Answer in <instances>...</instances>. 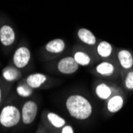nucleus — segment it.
<instances>
[{
    "mask_svg": "<svg viewBox=\"0 0 133 133\" xmlns=\"http://www.w3.org/2000/svg\"><path fill=\"white\" fill-rule=\"evenodd\" d=\"M66 108L69 114L77 119H88L92 112L90 102L81 95H72L66 101Z\"/></svg>",
    "mask_w": 133,
    "mask_h": 133,
    "instance_id": "f257e3e1",
    "label": "nucleus"
},
{
    "mask_svg": "<svg viewBox=\"0 0 133 133\" xmlns=\"http://www.w3.org/2000/svg\"><path fill=\"white\" fill-rule=\"evenodd\" d=\"M21 119V113L18 109L12 105L6 106L0 114V123L3 127L11 128L18 124Z\"/></svg>",
    "mask_w": 133,
    "mask_h": 133,
    "instance_id": "f03ea898",
    "label": "nucleus"
},
{
    "mask_svg": "<svg viewBox=\"0 0 133 133\" xmlns=\"http://www.w3.org/2000/svg\"><path fill=\"white\" fill-rule=\"evenodd\" d=\"M38 112V105L35 102L29 101L24 104L22 110V122L25 124H31Z\"/></svg>",
    "mask_w": 133,
    "mask_h": 133,
    "instance_id": "7ed1b4c3",
    "label": "nucleus"
},
{
    "mask_svg": "<svg viewBox=\"0 0 133 133\" xmlns=\"http://www.w3.org/2000/svg\"><path fill=\"white\" fill-rule=\"evenodd\" d=\"M79 65L74 57H67L62 58L57 64L58 70L64 74H71L78 69Z\"/></svg>",
    "mask_w": 133,
    "mask_h": 133,
    "instance_id": "20e7f679",
    "label": "nucleus"
},
{
    "mask_svg": "<svg viewBox=\"0 0 133 133\" xmlns=\"http://www.w3.org/2000/svg\"><path fill=\"white\" fill-rule=\"evenodd\" d=\"M30 52L26 47H20L14 55V63L16 67L21 69L25 67L30 62Z\"/></svg>",
    "mask_w": 133,
    "mask_h": 133,
    "instance_id": "39448f33",
    "label": "nucleus"
},
{
    "mask_svg": "<svg viewBox=\"0 0 133 133\" xmlns=\"http://www.w3.org/2000/svg\"><path fill=\"white\" fill-rule=\"evenodd\" d=\"M15 31L9 26H3L0 29V41L4 45H10L15 42Z\"/></svg>",
    "mask_w": 133,
    "mask_h": 133,
    "instance_id": "423d86ee",
    "label": "nucleus"
},
{
    "mask_svg": "<svg viewBox=\"0 0 133 133\" xmlns=\"http://www.w3.org/2000/svg\"><path fill=\"white\" fill-rule=\"evenodd\" d=\"M65 42L62 39L57 38L48 42L45 45V50L50 53L59 54L65 50Z\"/></svg>",
    "mask_w": 133,
    "mask_h": 133,
    "instance_id": "0eeeda50",
    "label": "nucleus"
},
{
    "mask_svg": "<svg viewBox=\"0 0 133 133\" xmlns=\"http://www.w3.org/2000/svg\"><path fill=\"white\" fill-rule=\"evenodd\" d=\"M118 59L121 66L124 69H130L133 65V57L131 53L123 50L118 54Z\"/></svg>",
    "mask_w": 133,
    "mask_h": 133,
    "instance_id": "6e6552de",
    "label": "nucleus"
},
{
    "mask_svg": "<svg viewBox=\"0 0 133 133\" xmlns=\"http://www.w3.org/2000/svg\"><path fill=\"white\" fill-rule=\"evenodd\" d=\"M45 81H46V77L42 74H31L26 79L27 84L33 89L39 88L42 84L45 82Z\"/></svg>",
    "mask_w": 133,
    "mask_h": 133,
    "instance_id": "1a4fd4ad",
    "label": "nucleus"
},
{
    "mask_svg": "<svg viewBox=\"0 0 133 133\" xmlns=\"http://www.w3.org/2000/svg\"><path fill=\"white\" fill-rule=\"evenodd\" d=\"M78 37L81 42L88 45H94L96 42L95 35L89 30L85 28H81L78 30Z\"/></svg>",
    "mask_w": 133,
    "mask_h": 133,
    "instance_id": "9d476101",
    "label": "nucleus"
},
{
    "mask_svg": "<svg viewBox=\"0 0 133 133\" xmlns=\"http://www.w3.org/2000/svg\"><path fill=\"white\" fill-rule=\"evenodd\" d=\"M124 104V100L120 96H114L108 102V110L110 112H116L120 110Z\"/></svg>",
    "mask_w": 133,
    "mask_h": 133,
    "instance_id": "9b49d317",
    "label": "nucleus"
},
{
    "mask_svg": "<svg viewBox=\"0 0 133 133\" xmlns=\"http://www.w3.org/2000/svg\"><path fill=\"white\" fill-rule=\"evenodd\" d=\"M3 76L6 81H15V80L20 78L21 72H20V71H18V69H17L15 68L8 66L3 69Z\"/></svg>",
    "mask_w": 133,
    "mask_h": 133,
    "instance_id": "f8f14e48",
    "label": "nucleus"
},
{
    "mask_svg": "<svg viewBox=\"0 0 133 133\" xmlns=\"http://www.w3.org/2000/svg\"><path fill=\"white\" fill-rule=\"evenodd\" d=\"M96 93L99 98L102 100H106L109 98V96L112 94V91L110 87L105 84H101L96 88Z\"/></svg>",
    "mask_w": 133,
    "mask_h": 133,
    "instance_id": "ddd939ff",
    "label": "nucleus"
},
{
    "mask_svg": "<svg viewBox=\"0 0 133 133\" xmlns=\"http://www.w3.org/2000/svg\"><path fill=\"white\" fill-rule=\"evenodd\" d=\"M96 69L103 76H111L114 72V66L109 62H102L96 66Z\"/></svg>",
    "mask_w": 133,
    "mask_h": 133,
    "instance_id": "4468645a",
    "label": "nucleus"
},
{
    "mask_svg": "<svg viewBox=\"0 0 133 133\" xmlns=\"http://www.w3.org/2000/svg\"><path fill=\"white\" fill-rule=\"evenodd\" d=\"M112 45L107 42H101L97 46V52L102 57H108L112 54Z\"/></svg>",
    "mask_w": 133,
    "mask_h": 133,
    "instance_id": "2eb2a0df",
    "label": "nucleus"
},
{
    "mask_svg": "<svg viewBox=\"0 0 133 133\" xmlns=\"http://www.w3.org/2000/svg\"><path fill=\"white\" fill-rule=\"evenodd\" d=\"M48 119L56 128H62L65 124V120L62 117L53 112L48 113Z\"/></svg>",
    "mask_w": 133,
    "mask_h": 133,
    "instance_id": "dca6fc26",
    "label": "nucleus"
},
{
    "mask_svg": "<svg viewBox=\"0 0 133 133\" xmlns=\"http://www.w3.org/2000/svg\"><path fill=\"white\" fill-rule=\"evenodd\" d=\"M17 92L22 97H28L33 93V88H31L27 82L22 83L17 87Z\"/></svg>",
    "mask_w": 133,
    "mask_h": 133,
    "instance_id": "f3484780",
    "label": "nucleus"
},
{
    "mask_svg": "<svg viewBox=\"0 0 133 133\" xmlns=\"http://www.w3.org/2000/svg\"><path fill=\"white\" fill-rule=\"evenodd\" d=\"M74 58L77 62V64L81 65H88L91 61L89 56L84 52H77L74 54Z\"/></svg>",
    "mask_w": 133,
    "mask_h": 133,
    "instance_id": "a211bd4d",
    "label": "nucleus"
},
{
    "mask_svg": "<svg viewBox=\"0 0 133 133\" xmlns=\"http://www.w3.org/2000/svg\"><path fill=\"white\" fill-rule=\"evenodd\" d=\"M125 86L128 89H133V72H130L125 79Z\"/></svg>",
    "mask_w": 133,
    "mask_h": 133,
    "instance_id": "6ab92c4d",
    "label": "nucleus"
},
{
    "mask_svg": "<svg viewBox=\"0 0 133 133\" xmlns=\"http://www.w3.org/2000/svg\"><path fill=\"white\" fill-rule=\"evenodd\" d=\"M62 133H74V129H72V128L71 126L66 125V126L63 127Z\"/></svg>",
    "mask_w": 133,
    "mask_h": 133,
    "instance_id": "aec40b11",
    "label": "nucleus"
},
{
    "mask_svg": "<svg viewBox=\"0 0 133 133\" xmlns=\"http://www.w3.org/2000/svg\"><path fill=\"white\" fill-rule=\"evenodd\" d=\"M1 97H2V92H1V89H0V103H1Z\"/></svg>",
    "mask_w": 133,
    "mask_h": 133,
    "instance_id": "412c9836",
    "label": "nucleus"
}]
</instances>
